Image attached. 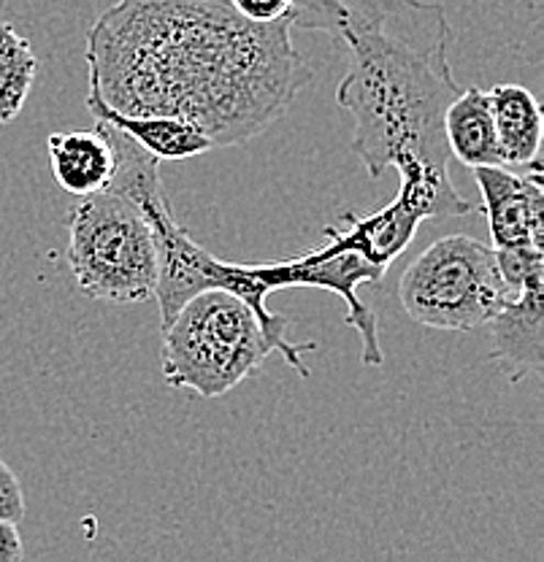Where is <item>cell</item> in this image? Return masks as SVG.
I'll use <instances>...</instances> for the list:
<instances>
[{
    "instance_id": "8fae6325",
    "label": "cell",
    "mask_w": 544,
    "mask_h": 562,
    "mask_svg": "<svg viewBox=\"0 0 544 562\" xmlns=\"http://www.w3.org/2000/svg\"><path fill=\"white\" fill-rule=\"evenodd\" d=\"M444 140H447L449 157H455L464 166H504L488 92L479 90V87H466L447 105V111H444Z\"/></svg>"
},
{
    "instance_id": "6da1fadb",
    "label": "cell",
    "mask_w": 544,
    "mask_h": 562,
    "mask_svg": "<svg viewBox=\"0 0 544 562\" xmlns=\"http://www.w3.org/2000/svg\"><path fill=\"white\" fill-rule=\"evenodd\" d=\"M290 33L227 0H116L87 31L90 92L122 114L190 122L214 149L247 144L312 79Z\"/></svg>"
},
{
    "instance_id": "3957f363",
    "label": "cell",
    "mask_w": 544,
    "mask_h": 562,
    "mask_svg": "<svg viewBox=\"0 0 544 562\" xmlns=\"http://www.w3.org/2000/svg\"><path fill=\"white\" fill-rule=\"evenodd\" d=\"M68 268L81 295L131 306L155 297L157 249L144 209L107 184L68 211Z\"/></svg>"
},
{
    "instance_id": "5b68a950",
    "label": "cell",
    "mask_w": 544,
    "mask_h": 562,
    "mask_svg": "<svg viewBox=\"0 0 544 562\" xmlns=\"http://www.w3.org/2000/svg\"><path fill=\"white\" fill-rule=\"evenodd\" d=\"M512 295L493 246L471 236L438 238L409 262L399 281L403 312L434 330H479Z\"/></svg>"
},
{
    "instance_id": "8992f818",
    "label": "cell",
    "mask_w": 544,
    "mask_h": 562,
    "mask_svg": "<svg viewBox=\"0 0 544 562\" xmlns=\"http://www.w3.org/2000/svg\"><path fill=\"white\" fill-rule=\"evenodd\" d=\"M482 192L493 249H542L544 251V187L542 166L529 173H512L507 166L471 168Z\"/></svg>"
},
{
    "instance_id": "52a82bcc",
    "label": "cell",
    "mask_w": 544,
    "mask_h": 562,
    "mask_svg": "<svg viewBox=\"0 0 544 562\" xmlns=\"http://www.w3.org/2000/svg\"><path fill=\"white\" fill-rule=\"evenodd\" d=\"M544 273L531 277L523 290L514 292L490 327V360H499L512 382L542 371L544 349Z\"/></svg>"
},
{
    "instance_id": "9c48e42d",
    "label": "cell",
    "mask_w": 544,
    "mask_h": 562,
    "mask_svg": "<svg viewBox=\"0 0 544 562\" xmlns=\"http://www.w3.org/2000/svg\"><path fill=\"white\" fill-rule=\"evenodd\" d=\"M52 176L68 195L85 198L103 190L114 176V149L103 127L55 131L46 138Z\"/></svg>"
},
{
    "instance_id": "30bf717a",
    "label": "cell",
    "mask_w": 544,
    "mask_h": 562,
    "mask_svg": "<svg viewBox=\"0 0 544 562\" xmlns=\"http://www.w3.org/2000/svg\"><path fill=\"white\" fill-rule=\"evenodd\" d=\"M488 103L504 166H540L544 116L531 90L520 85H496L488 90Z\"/></svg>"
},
{
    "instance_id": "ba28073f",
    "label": "cell",
    "mask_w": 544,
    "mask_h": 562,
    "mask_svg": "<svg viewBox=\"0 0 544 562\" xmlns=\"http://www.w3.org/2000/svg\"><path fill=\"white\" fill-rule=\"evenodd\" d=\"M85 103L87 111L98 122H107L114 131H120L122 136L142 146L146 155H152L155 160H187V157L207 155V151L214 149L212 138L201 127L177 120V116L122 114V111L111 109L92 92H87Z\"/></svg>"
},
{
    "instance_id": "4fadbf2b",
    "label": "cell",
    "mask_w": 544,
    "mask_h": 562,
    "mask_svg": "<svg viewBox=\"0 0 544 562\" xmlns=\"http://www.w3.org/2000/svg\"><path fill=\"white\" fill-rule=\"evenodd\" d=\"M0 519L14 525L25 519V492L3 457H0Z\"/></svg>"
},
{
    "instance_id": "5bb4252c",
    "label": "cell",
    "mask_w": 544,
    "mask_h": 562,
    "mask_svg": "<svg viewBox=\"0 0 544 562\" xmlns=\"http://www.w3.org/2000/svg\"><path fill=\"white\" fill-rule=\"evenodd\" d=\"M238 16L257 25H268V22L290 20V9L296 0H227Z\"/></svg>"
},
{
    "instance_id": "7a4b0ae2",
    "label": "cell",
    "mask_w": 544,
    "mask_h": 562,
    "mask_svg": "<svg viewBox=\"0 0 544 562\" xmlns=\"http://www.w3.org/2000/svg\"><path fill=\"white\" fill-rule=\"evenodd\" d=\"M290 25L347 46L336 101L353 116V146L371 179L399 162L449 171L444 111L460 87L449 66L453 27L429 0H296Z\"/></svg>"
},
{
    "instance_id": "7c38bea8",
    "label": "cell",
    "mask_w": 544,
    "mask_h": 562,
    "mask_svg": "<svg viewBox=\"0 0 544 562\" xmlns=\"http://www.w3.org/2000/svg\"><path fill=\"white\" fill-rule=\"evenodd\" d=\"M38 60L31 41L14 25L0 22V125H9L25 109L36 81Z\"/></svg>"
},
{
    "instance_id": "277c9868",
    "label": "cell",
    "mask_w": 544,
    "mask_h": 562,
    "mask_svg": "<svg viewBox=\"0 0 544 562\" xmlns=\"http://www.w3.org/2000/svg\"><path fill=\"white\" fill-rule=\"evenodd\" d=\"M271 351L247 303L222 290L198 292L163 327V379L174 390L220 397L257 371Z\"/></svg>"
},
{
    "instance_id": "9a60e30c",
    "label": "cell",
    "mask_w": 544,
    "mask_h": 562,
    "mask_svg": "<svg viewBox=\"0 0 544 562\" xmlns=\"http://www.w3.org/2000/svg\"><path fill=\"white\" fill-rule=\"evenodd\" d=\"M22 536L14 522L0 519V562H22Z\"/></svg>"
}]
</instances>
